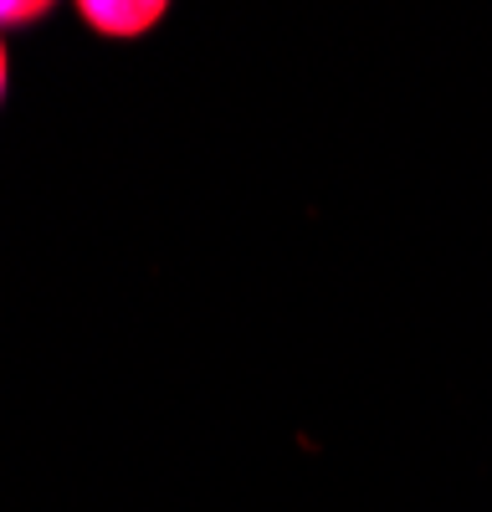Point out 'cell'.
Here are the masks:
<instances>
[{
  "instance_id": "1",
  "label": "cell",
  "mask_w": 492,
  "mask_h": 512,
  "mask_svg": "<svg viewBox=\"0 0 492 512\" xmlns=\"http://www.w3.org/2000/svg\"><path fill=\"white\" fill-rule=\"evenodd\" d=\"M77 16L103 36H139L164 16V6L159 0H82Z\"/></svg>"
},
{
  "instance_id": "2",
  "label": "cell",
  "mask_w": 492,
  "mask_h": 512,
  "mask_svg": "<svg viewBox=\"0 0 492 512\" xmlns=\"http://www.w3.org/2000/svg\"><path fill=\"white\" fill-rule=\"evenodd\" d=\"M36 16H47V0H0V26H21Z\"/></svg>"
},
{
  "instance_id": "3",
  "label": "cell",
  "mask_w": 492,
  "mask_h": 512,
  "mask_svg": "<svg viewBox=\"0 0 492 512\" xmlns=\"http://www.w3.org/2000/svg\"><path fill=\"white\" fill-rule=\"evenodd\" d=\"M0 93H6V47H0Z\"/></svg>"
}]
</instances>
